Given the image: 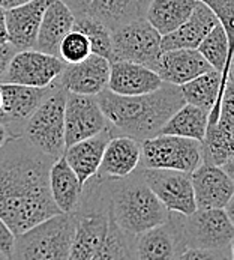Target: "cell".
Wrapping results in <instances>:
<instances>
[{
  "label": "cell",
  "instance_id": "11",
  "mask_svg": "<svg viewBox=\"0 0 234 260\" xmlns=\"http://www.w3.org/2000/svg\"><path fill=\"white\" fill-rule=\"evenodd\" d=\"M65 62L38 50H21L12 57L2 83L29 86V87H47L65 70Z\"/></svg>",
  "mask_w": 234,
  "mask_h": 260
},
{
  "label": "cell",
  "instance_id": "27",
  "mask_svg": "<svg viewBox=\"0 0 234 260\" xmlns=\"http://www.w3.org/2000/svg\"><path fill=\"white\" fill-rule=\"evenodd\" d=\"M197 2L198 0H152L144 18L161 37H165L191 17Z\"/></svg>",
  "mask_w": 234,
  "mask_h": 260
},
{
  "label": "cell",
  "instance_id": "35",
  "mask_svg": "<svg viewBox=\"0 0 234 260\" xmlns=\"http://www.w3.org/2000/svg\"><path fill=\"white\" fill-rule=\"evenodd\" d=\"M14 242H15V235L11 232L8 224L0 218V253L5 254L8 260L12 254Z\"/></svg>",
  "mask_w": 234,
  "mask_h": 260
},
{
  "label": "cell",
  "instance_id": "13",
  "mask_svg": "<svg viewBox=\"0 0 234 260\" xmlns=\"http://www.w3.org/2000/svg\"><path fill=\"white\" fill-rule=\"evenodd\" d=\"M108 128L96 96L66 92L65 103V146L93 137Z\"/></svg>",
  "mask_w": 234,
  "mask_h": 260
},
{
  "label": "cell",
  "instance_id": "37",
  "mask_svg": "<svg viewBox=\"0 0 234 260\" xmlns=\"http://www.w3.org/2000/svg\"><path fill=\"white\" fill-rule=\"evenodd\" d=\"M63 3L68 5V8L74 12V15H81V14H86L89 5L92 0H62Z\"/></svg>",
  "mask_w": 234,
  "mask_h": 260
},
{
  "label": "cell",
  "instance_id": "19",
  "mask_svg": "<svg viewBox=\"0 0 234 260\" xmlns=\"http://www.w3.org/2000/svg\"><path fill=\"white\" fill-rule=\"evenodd\" d=\"M162 86V80L147 67L117 60L110 62L107 89L122 96H138L155 92Z\"/></svg>",
  "mask_w": 234,
  "mask_h": 260
},
{
  "label": "cell",
  "instance_id": "12",
  "mask_svg": "<svg viewBox=\"0 0 234 260\" xmlns=\"http://www.w3.org/2000/svg\"><path fill=\"white\" fill-rule=\"evenodd\" d=\"M143 179L167 211L189 215L195 206L191 175L177 170L141 169Z\"/></svg>",
  "mask_w": 234,
  "mask_h": 260
},
{
  "label": "cell",
  "instance_id": "23",
  "mask_svg": "<svg viewBox=\"0 0 234 260\" xmlns=\"http://www.w3.org/2000/svg\"><path fill=\"white\" fill-rule=\"evenodd\" d=\"M140 143L126 136H114L108 140L98 173L104 178H126L140 166Z\"/></svg>",
  "mask_w": 234,
  "mask_h": 260
},
{
  "label": "cell",
  "instance_id": "17",
  "mask_svg": "<svg viewBox=\"0 0 234 260\" xmlns=\"http://www.w3.org/2000/svg\"><path fill=\"white\" fill-rule=\"evenodd\" d=\"M51 0H32L5 11L8 41L18 51L35 50L41 20Z\"/></svg>",
  "mask_w": 234,
  "mask_h": 260
},
{
  "label": "cell",
  "instance_id": "41",
  "mask_svg": "<svg viewBox=\"0 0 234 260\" xmlns=\"http://www.w3.org/2000/svg\"><path fill=\"white\" fill-rule=\"evenodd\" d=\"M0 260H8V257H6L5 254H2V253H0Z\"/></svg>",
  "mask_w": 234,
  "mask_h": 260
},
{
  "label": "cell",
  "instance_id": "16",
  "mask_svg": "<svg viewBox=\"0 0 234 260\" xmlns=\"http://www.w3.org/2000/svg\"><path fill=\"white\" fill-rule=\"evenodd\" d=\"M185 250L176 212H168L165 223L135 238L137 260H176Z\"/></svg>",
  "mask_w": 234,
  "mask_h": 260
},
{
  "label": "cell",
  "instance_id": "40",
  "mask_svg": "<svg viewBox=\"0 0 234 260\" xmlns=\"http://www.w3.org/2000/svg\"><path fill=\"white\" fill-rule=\"evenodd\" d=\"M9 139H11V137H9V134H8V133H6V129L0 125V149H2V146H3Z\"/></svg>",
  "mask_w": 234,
  "mask_h": 260
},
{
  "label": "cell",
  "instance_id": "26",
  "mask_svg": "<svg viewBox=\"0 0 234 260\" xmlns=\"http://www.w3.org/2000/svg\"><path fill=\"white\" fill-rule=\"evenodd\" d=\"M152 0H92L86 14L102 21L110 30L141 20Z\"/></svg>",
  "mask_w": 234,
  "mask_h": 260
},
{
  "label": "cell",
  "instance_id": "25",
  "mask_svg": "<svg viewBox=\"0 0 234 260\" xmlns=\"http://www.w3.org/2000/svg\"><path fill=\"white\" fill-rule=\"evenodd\" d=\"M50 194L62 214H74L77 211L83 185L80 184L77 175L69 167L63 155L53 161L48 175Z\"/></svg>",
  "mask_w": 234,
  "mask_h": 260
},
{
  "label": "cell",
  "instance_id": "24",
  "mask_svg": "<svg viewBox=\"0 0 234 260\" xmlns=\"http://www.w3.org/2000/svg\"><path fill=\"white\" fill-rule=\"evenodd\" d=\"M111 137L113 136L110 133V128H107L105 131L93 137L84 139L65 149L63 158L77 175L81 185H84L92 176L98 173L105 146Z\"/></svg>",
  "mask_w": 234,
  "mask_h": 260
},
{
  "label": "cell",
  "instance_id": "28",
  "mask_svg": "<svg viewBox=\"0 0 234 260\" xmlns=\"http://www.w3.org/2000/svg\"><path fill=\"white\" fill-rule=\"evenodd\" d=\"M197 50L212 70L221 73L224 83L233 80V41L227 37L221 23L207 34Z\"/></svg>",
  "mask_w": 234,
  "mask_h": 260
},
{
  "label": "cell",
  "instance_id": "6",
  "mask_svg": "<svg viewBox=\"0 0 234 260\" xmlns=\"http://www.w3.org/2000/svg\"><path fill=\"white\" fill-rule=\"evenodd\" d=\"M185 248L231 251L233 218L225 209H195L189 215L177 214Z\"/></svg>",
  "mask_w": 234,
  "mask_h": 260
},
{
  "label": "cell",
  "instance_id": "15",
  "mask_svg": "<svg viewBox=\"0 0 234 260\" xmlns=\"http://www.w3.org/2000/svg\"><path fill=\"white\" fill-rule=\"evenodd\" d=\"M191 182L197 209H225L233 200V176L210 162H201L195 169Z\"/></svg>",
  "mask_w": 234,
  "mask_h": 260
},
{
  "label": "cell",
  "instance_id": "7",
  "mask_svg": "<svg viewBox=\"0 0 234 260\" xmlns=\"http://www.w3.org/2000/svg\"><path fill=\"white\" fill-rule=\"evenodd\" d=\"M141 169H164L192 173L203 162L201 143L168 134H158L140 143Z\"/></svg>",
  "mask_w": 234,
  "mask_h": 260
},
{
  "label": "cell",
  "instance_id": "36",
  "mask_svg": "<svg viewBox=\"0 0 234 260\" xmlns=\"http://www.w3.org/2000/svg\"><path fill=\"white\" fill-rule=\"evenodd\" d=\"M17 51L18 50L9 42L0 44V83H2L3 77L6 74V70H8L9 63H11V60H12V57L15 56Z\"/></svg>",
  "mask_w": 234,
  "mask_h": 260
},
{
  "label": "cell",
  "instance_id": "39",
  "mask_svg": "<svg viewBox=\"0 0 234 260\" xmlns=\"http://www.w3.org/2000/svg\"><path fill=\"white\" fill-rule=\"evenodd\" d=\"M3 42H9V41H8L6 23H5V9L0 8V44Z\"/></svg>",
  "mask_w": 234,
  "mask_h": 260
},
{
  "label": "cell",
  "instance_id": "2",
  "mask_svg": "<svg viewBox=\"0 0 234 260\" xmlns=\"http://www.w3.org/2000/svg\"><path fill=\"white\" fill-rule=\"evenodd\" d=\"M96 101L108 120L111 136H126L138 143L158 136L165 122L185 104L179 86L168 83L138 96H122L105 89L96 95Z\"/></svg>",
  "mask_w": 234,
  "mask_h": 260
},
{
  "label": "cell",
  "instance_id": "34",
  "mask_svg": "<svg viewBox=\"0 0 234 260\" xmlns=\"http://www.w3.org/2000/svg\"><path fill=\"white\" fill-rule=\"evenodd\" d=\"M176 260H233V250L231 251H212V250L186 248L177 256Z\"/></svg>",
  "mask_w": 234,
  "mask_h": 260
},
{
  "label": "cell",
  "instance_id": "5",
  "mask_svg": "<svg viewBox=\"0 0 234 260\" xmlns=\"http://www.w3.org/2000/svg\"><path fill=\"white\" fill-rule=\"evenodd\" d=\"M66 90L54 81V89L27 120L21 139L39 152L57 159L65 152Z\"/></svg>",
  "mask_w": 234,
  "mask_h": 260
},
{
  "label": "cell",
  "instance_id": "1",
  "mask_svg": "<svg viewBox=\"0 0 234 260\" xmlns=\"http://www.w3.org/2000/svg\"><path fill=\"white\" fill-rule=\"evenodd\" d=\"M53 161L21 137L0 149V218L15 236L62 214L50 194Z\"/></svg>",
  "mask_w": 234,
  "mask_h": 260
},
{
  "label": "cell",
  "instance_id": "22",
  "mask_svg": "<svg viewBox=\"0 0 234 260\" xmlns=\"http://www.w3.org/2000/svg\"><path fill=\"white\" fill-rule=\"evenodd\" d=\"M227 83L222 81L221 73L210 70L197 78L179 86L185 104H191L209 113L207 123H215L219 116V107Z\"/></svg>",
  "mask_w": 234,
  "mask_h": 260
},
{
  "label": "cell",
  "instance_id": "18",
  "mask_svg": "<svg viewBox=\"0 0 234 260\" xmlns=\"http://www.w3.org/2000/svg\"><path fill=\"white\" fill-rule=\"evenodd\" d=\"M210 70L212 67L204 60L198 50L189 48L162 51L153 67V71L159 75L162 83L174 86H182Z\"/></svg>",
  "mask_w": 234,
  "mask_h": 260
},
{
  "label": "cell",
  "instance_id": "33",
  "mask_svg": "<svg viewBox=\"0 0 234 260\" xmlns=\"http://www.w3.org/2000/svg\"><path fill=\"white\" fill-rule=\"evenodd\" d=\"M209 6L215 15L218 17L219 23L222 24L227 37L233 41V26H234V0H198Z\"/></svg>",
  "mask_w": 234,
  "mask_h": 260
},
{
  "label": "cell",
  "instance_id": "20",
  "mask_svg": "<svg viewBox=\"0 0 234 260\" xmlns=\"http://www.w3.org/2000/svg\"><path fill=\"white\" fill-rule=\"evenodd\" d=\"M216 24H219V20L215 12L204 3L197 2L191 17L183 24H180L171 34L161 37V50H197L201 41Z\"/></svg>",
  "mask_w": 234,
  "mask_h": 260
},
{
  "label": "cell",
  "instance_id": "30",
  "mask_svg": "<svg viewBox=\"0 0 234 260\" xmlns=\"http://www.w3.org/2000/svg\"><path fill=\"white\" fill-rule=\"evenodd\" d=\"M135 238L122 229L108 217V225L104 241L92 260H137Z\"/></svg>",
  "mask_w": 234,
  "mask_h": 260
},
{
  "label": "cell",
  "instance_id": "38",
  "mask_svg": "<svg viewBox=\"0 0 234 260\" xmlns=\"http://www.w3.org/2000/svg\"><path fill=\"white\" fill-rule=\"evenodd\" d=\"M29 2H32V0H0V8H3L5 11H8V9L17 8V6L26 5Z\"/></svg>",
  "mask_w": 234,
  "mask_h": 260
},
{
  "label": "cell",
  "instance_id": "21",
  "mask_svg": "<svg viewBox=\"0 0 234 260\" xmlns=\"http://www.w3.org/2000/svg\"><path fill=\"white\" fill-rule=\"evenodd\" d=\"M75 15L62 0H51L44 11L35 50L57 56L62 39L74 27Z\"/></svg>",
  "mask_w": 234,
  "mask_h": 260
},
{
  "label": "cell",
  "instance_id": "42",
  "mask_svg": "<svg viewBox=\"0 0 234 260\" xmlns=\"http://www.w3.org/2000/svg\"><path fill=\"white\" fill-rule=\"evenodd\" d=\"M0 106H2V96H0Z\"/></svg>",
  "mask_w": 234,
  "mask_h": 260
},
{
  "label": "cell",
  "instance_id": "14",
  "mask_svg": "<svg viewBox=\"0 0 234 260\" xmlns=\"http://www.w3.org/2000/svg\"><path fill=\"white\" fill-rule=\"evenodd\" d=\"M108 75V59L92 53L78 63L65 65V70L54 81L69 93L96 96L107 89Z\"/></svg>",
  "mask_w": 234,
  "mask_h": 260
},
{
  "label": "cell",
  "instance_id": "10",
  "mask_svg": "<svg viewBox=\"0 0 234 260\" xmlns=\"http://www.w3.org/2000/svg\"><path fill=\"white\" fill-rule=\"evenodd\" d=\"M54 83L47 87H29L11 83H0V125L9 137H20L27 120L51 93Z\"/></svg>",
  "mask_w": 234,
  "mask_h": 260
},
{
  "label": "cell",
  "instance_id": "31",
  "mask_svg": "<svg viewBox=\"0 0 234 260\" xmlns=\"http://www.w3.org/2000/svg\"><path fill=\"white\" fill-rule=\"evenodd\" d=\"M72 30L81 32L87 37L93 54L110 59L111 53V30L99 20L89 14H81L75 17ZM110 62V60H108Z\"/></svg>",
  "mask_w": 234,
  "mask_h": 260
},
{
  "label": "cell",
  "instance_id": "29",
  "mask_svg": "<svg viewBox=\"0 0 234 260\" xmlns=\"http://www.w3.org/2000/svg\"><path fill=\"white\" fill-rule=\"evenodd\" d=\"M207 119H209V113L206 110L198 109L191 104H183L165 122L159 134L192 139L201 143L206 134Z\"/></svg>",
  "mask_w": 234,
  "mask_h": 260
},
{
  "label": "cell",
  "instance_id": "8",
  "mask_svg": "<svg viewBox=\"0 0 234 260\" xmlns=\"http://www.w3.org/2000/svg\"><path fill=\"white\" fill-rule=\"evenodd\" d=\"M161 53V35L146 18L126 23L111 30L110 62H132L153 71Z\"/></svg>",
  "mask_w": 234,
  "mask_h": 260
},
{
  "label": "cell",
  "instance_id": "4",
  "mask_svg": "<svg viewBox=\"0 0 234 260\" xmlns=\"http://www.w3.org/2000/svg\"><path fill=\"white\" fill-rule=\"evenodd\" d=\"M77 220L57 214L15 236L9 260H68Z\"/></svg>",
  "mask_w": 234,
  "mask_h": 260
},
{
  "label": "cell",
  "instance_id": "9",
  "mask_svg": "<svg viewBox=\"0 0 234 260\" xmlns=\"http://www.w3.org/2000/svg\"><path fill=\"white\" fill-rule=\"evenodd\" d=\"M203 162H210L225 170L230 176L234 173V92L233 80L227 81L219 116L215 123H207L201 142Z\"/></svg>",
  "mask_w": 234,
  "mask_h": 260
},
{
  "label": "cell",
  "instance_id": "32",
  "mask_svg": "<svg viewBox=\"0 0 234 260\" xmlns=\"http://www.w3.org/2000/svg\"><path fill=\"white\" fill-rule=\"evenodd\" d=\"M90 54H92V48L89 39L77 30H71L62 39L59 47V57L66 65L78 63Z\"/></svg>",
  "mask_w": 234,
  "mask_h": 260
},
{
  "label": "cell",
  "instance_id": "3",
  "mask_svg": "<svg viewBox=\"0 0 234 260\" xmlns=\"http://www.w3.org/2000/svg\"><path fill=\"white\" fill-rule=\"evenodd\" d=\"M108 217L123 232L138 236L165 223L168 212L143 179L141 167L126 178L99 176Z\"/></svg>",
  "mask_w": 234,
  "mask_h": 260
}]
</instances>
